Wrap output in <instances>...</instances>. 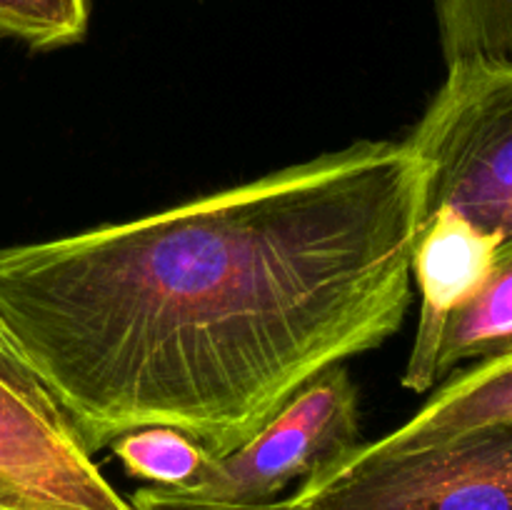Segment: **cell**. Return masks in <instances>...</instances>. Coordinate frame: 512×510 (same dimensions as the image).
Listing matches in <instances>:
<instances>
[{
    "label": "cell",
    "mask_w": 512,
    "mask_h": 510,
    "mask_svg": "<svg viewBox=\"0 0 512 510\" xmlns=\"http://www.w3.org/2000/svg\"><path fill=\"white\" fill-rule=\"evenodd\" d=\"M420 165L360 140L128 223L0 248V335L90 455L140 428L233 453L403 325Z\"/></svg>",
    "instance_id": "obj_1"
},
{
    "label": "cell",
    "mask_w": 512,
    "mask_h": 510,
    "mask_svg": "<svg viewBox=\"0 0 512 510\" xmlns=\"http://www.w3.org/2000/svg\"><path fill=\"white\" fill-rule=\"evenodd\" d=\"M285 510H512V420L415 443H360Z\"/></svg>",
    "instance_id": "obj_2"
},
{
    "label": "cell",
    "mask_w": 512,
    "mask_h": 510,
    "mask_svg": "<svg viewBox=\"0 0 512 510\" xmlns=\"http://www.w3.org/2000/svg\"><path fill=\"white\" fill-rule=\"evenodd\" d=\"M403 143L420 165V225L450 210L512 250V60L448 70Z\"/></svg>",
    "instance_id": "obj_3"
},
{
    "label": "cell",
    "mask_w": 512,
    "mask_h": 510,
    "mask_svg": "<svg viewBox=\"0 0 512 510\" xmlns=\"http://www.w3.org/2000/svg\"><path fill=\"white\" fill-rule=\"evenodd\" d=\"M358 435V388L338 365L305 385L240 448L213 455L195 483L180 493L215 503H270L290 483L350 453L360 445Z\"/></svg>",
    "instance_id": "obj_4"
},
{
    "label": "cell",
    "mask_w": 512,
    "mask_h": 510,
    "mask_svg": "<svg viewBox=\"0 0 512 510\" xmlns=\"http://www.w3.org/2000/svg\"><path fill=\"white\" fill-rule=\"evenodd\" d=\"M0 510H133L8 358H0Z\"/></svg>",
    "instance_id": "obj_5"
},
{
    "label": "cell",
    "mask_w": 512,
    "mask_h": 510,
    "mask_svg": "<svg viewBox=\"0 0 512 510\" xmlns=\"http://www.w3.org/2000/svg\"><path fill=\"white\" fill-rule=\"evenodd\" d=\"M498 250V238L450 210H438L420 225L413 248L420 320L403 373L405 388L415 393L435 388L433 358L445 323L483 290L495 268Z\"/></svg>",
    "instance_id": "obj_6"
},
{
    "label": "cell",
    "mask_w": 512,
    "mask_h": 510,
    "mask_svg": "<svg viewBox=\"0 0 512 510\" xmlns=\"http://www.w3.org/2000/svg\"><path fill=\"white\" fill-rule=\"evenodd\" d=\"M508 420H512V348L455 370L408 423L380 440L415 443Z\"/></svg>",
    "instance_id": "obj_7"
},
{
    "label": "cell",
    "mask_w": 512,
    "mask_h": 510,
    "mask_svg": "<svg viewBox=\"0 0 512 510\" xmlns=\"http://www.w3.org/2000/svg\"><path fill=\"white\" fill-rule=\"evenodd\" d=\"M512 348V250H500L488 283L445 323L433 358L435 385L460 365L480 363Z\"/></svg>",
    "instance_id": "obj_8"
},
{
    "label": "cell",
    "mask_w": 512,
    "mask_h": 510,
    "mask_svg": "<svg viewBox=\"0 0 512 510\" xmlns=\"http://www.w3.org/2000/svg\"><path fill=\"white\" fill-rule=\"evenodd\" d=\"M448 70L512 60V0H438Z\"/></svg>",
    "instance_id": "obj_9"
},
{
    "label": "cell",
    "mask_w": 512,
    "mask_h": 510,
    "mask_svg": "<svg viewBox=\"0 0 512 510\" xmlns=\"http://www.w3.org/2000/svg\"><path fill=\"white\" fill-rule=\"evenodd\" d=\"M120 463L135 478L150 480L158 488H188L195 483L213 455L173 428H140L110 443Z\"/></svg>",
    "instance_id": "obj_10"
},
{
    "label": "cell",
    "mask_w": 512,
    "mask_h": 510,
    "mask_svg": "<svg viewBox=\"0 0 512 510\" xmlns=\"http://www.w3.org/2000/svg\"><path fill=\"white\" fill-rule=\"evenodd\" d=\"M90 0H0V38L33 50L75 45L88 33Z\"/></svg>",
    "instance_id": "obj_11"
},
{
    "label": "cell",
    "mask_w": 512,
    "mask_h": 510,
    "mask_svg": "<svg viewBox=\"0 0 512 510\" xmlns=\"http://www.w3.org/2000/svg\"><path fill=\"white\" fill-rule=\"evenodd\" d=\"M133 510H285L283 498H275L270 503L253 505H233V503H215V500L193 498L173 488H140L130 500Z\"/></svg>",
    "instance_id": "obj_12"
},
{
    "label": "cell",
    "mask_w": 512,
    "mask_h": 510,
    "mask_svg": "<svg viewBox=\"0 0 512 510\" xmlns=\"http://www.w3.org/2000/svg\"><path fill=\"white\" fill-rule=\"evenodd\" d=\"M0 358L15 360L13 355H10V348H8V343H5V338H3V335H0Z\"/></svg>",
    "instance_id": "obj_13"
}]
</instances>
